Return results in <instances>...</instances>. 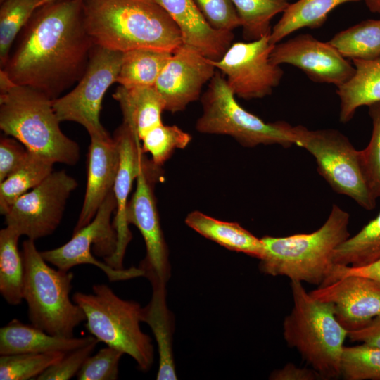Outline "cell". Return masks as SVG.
Wrapping results in <instances>:
<instances>
[{
    "label": "cell",
    "mask_w": 380,
    "mask_h": 380,
    "mask_svg": "<svg viewBox=\"0 0 380 380\" xmlns=\"http://www.w3.org/2000/svg\"><path fill=\"white\" fill-rule=\"evenodd\" d=\"M370 11L380 13V0H365Z\"/></svg>",
    "instance_id": "cell-45"
},
{
    "label": "cell",
    "mask_w": 380,
    "mask_h": 380,
    "mask_svg": "<svg viewBox=\"0 0 380 380\" xmlns=\"http://www.w3.org/2000/svg\"><path fill=\"white\" fill-rule=\"evenodd\" d=\"M270 61L289 64L301 70L312 81L340 87L354 74L355 68L328 42L310 34H300L274 45Z\"/></svg>",
    "instance_id": "cell-15"
},
{
    "label": "cell",
    "mask_w": 380,
    "mask_h": 380,
    "mask_svg": "<svg viewBox=\"0 0 380 380\" xmlns=\"http://www.w3.org/2000/svg\"><path fill=\"white\" fill-rule=\"evenodd\" d=\"M77 180L65 170L52 172L19 197L6 213V226L35 241L51 235L60 224Z\"/></svg>",
    "instance_id": "cell-12"
},
{
    "label": "cell",
    "mask_w": 380,
    "mask_h": 380,
    "mask_svg": "<svg viewBox=\"0 0 380 380\" xmlns=\"http://www.w3.org/2000/svg\"><path fill=\"white\" fill-rule=\"evenodd\" d=\"M310 293L331 303L336 319L348 332L365 327L380 315V284L367 277L348 275Z\"/></svg>",
    "instance_id": "cell-17"
},
{
    "label": "cell",
    "mask_w": 380,
    "mask_h": 380,
    "mask_svg": "<svg viewBox=\"0 0 380 380\" xmlns=\"http://www.w3.org/2000/svg\"><path fill=\"white\" fill-rule=\"evenodd\" d=\"M185 223L203 236L236 252L261 259L264 246L257 238L236 222H224L199 211L188 214Z\"/></svg>",
    "instance_id": "cell-25"
},
{
    "label": "cell",
    "mask_w": 380,
    "mask_h": 380,
    "mask_svg": "<svg viewBox=\"0 0 380 380\" xmlns=\"http://www.w3.org/2000/svg\"><path fill=\"white\" fill-rule=\"evenodd\" d=\"M348 338L352 342L380 348V315L375 317L365 327L349 331Z\"/></svg>",
    "instance_id": "cell-44"
},
{
    "label": "cell",
    "mask_w": 380,
    "mask_h": 380,
    "mask_svg": "<svg viewBox=\"0 0 380 380\" xmlns=\"http://www.w3.org/2000/svg\"><path fill=\"white\" fill-rule=\"evenodd\" d=\"M380 258V211L355 235L349 236L335 250L334 265L354 267L367 265Z\"/></svg>",
    "instance_id": "cell-31"
},
{
    "label": "cell",
    "mask_w": 380,
    "mask_h": 380,
    "mask_svg": "<svg viewBox=\"0 0 380 380\" xmlns=\"http://www.w3.org/2000/svg\"><path fill=\"white\" fill-rule=\"evenodd\" d=\"M191 136L176 125L163 123L149 130L141 139L144 152L150 153L151 161L161 166L177 148H184Z\"/></svg>",
    "instance_id": "cell-36"
},
{
    "label": "cell",
    "mask_w": 380,
    "mask_h": 380,
    "mask_svg": "<svg viewBox=\"0 0 380 380\" xmlns=\"http://www.w3.org/2000/svg\"><path fill=\"white\" fill-rule=\"evenodd\" d=\"M123 53L94 46L87 68L77 86L68 94L52 100L60 122L82 125L91 137L108 133L100 122V112L107 89L116 82Z\"/></svg>",
    "instance_id": "cell-10"
},
{
    "label": "cell",
    "mask_w": 380,
    "mask_h": 380,
    "mask_svg": "<svg viewBox=\"0 0 380 380\" xmlns=\"http://www.w3.org/2000/svg\"><path fill=\"white\" fill-rule=\"evenodd\" d=\"M113 138L120 151L119 168L113 188L115 199L113 225L117 235V247L114 254L104 260L112 267L120 270L123 269V258L132 238L127 220L128 197L144 157L141 141L125 124L115 130Z\"/></svg>",
    "instance_id": "cell-18"
},
{
    "label": "cell",
    "mask_w": 380,
    "mask_h": 380,
    "mask_svg": "<svg viewBox=\"0 0 380 380\" xmlns=\"http://www.w3.org/2000/svg\"><path fill=\"white\" fill-rule=\"evenodd\" d=\"M124 353L112 347L101 348L94 355H90L79 372V380H115L118 376V365Z\"/></svg>",
    "instance_id": "cell-38"
},
{
    "label": "cell",
    "mask_w": 380,
    "mask_h": 380,
    "mask_svg": "<svg viewBox=\"0 0 380 380\" xmlns=\"http://www.w3.org/2000/svg\"><path fill=\"white\" fill-rule=\"evenodd\" d=\"M21 253L23 300L32 324L51 335L73 337L75 329L86 320L82 309L70 298L73 274L49 266L34 240L24 241Z\"/></svg>",
    "instance_id": "cell-6"
},
{
    "label": "cell",
    "mask_w": 380,
    "mask_h": 380,
    "mask_svg": "<svg viewBox=\"0 0 380 380\" xmlns=\"http://www.w3.org/2000/svg\"><path fill=\"white\" fill-rule=\"evenodd\" d=\"M341 376L346 380H380V348L364 343L344 346Z\"/></svg>",
    "instance_id": "cell-35"
},
{
    "label": "cell",
    "mask_w": 380,
    "mask_h": 380,
    "mask_svg": "<svg viewBox=\"0 0 380 380\" xmlns=\"http://www.w3.org/2000/svg\"><path fill=\"white\" fill-rule=\"evenodd\" d=\"M372 122V132L367 147L360 151L362 165L368 184L374 194L380 198V101L368 106Z\"/></svg>",
    "instance_id": "cell-37"
},
{
    "label": "cell",
    "mask_w": 380,
    "mask_h": 380,
    "mask_svg": "<svg viewBox=\"0 0 380 380\" xmlns=\"http://www.w3.org/2000/svg\"><path fill=\"white\" fill-rule=\"evenodd\" d=\"M99 341L95 340L88 344L68 352L57 363L41 374L37 380H68L77 374L88 357L91 355Z\"/></svg>",
    "instance_id": "cell-39"
},
{
    "label": "cell",
    "mask_w": 380,
    "mask_h": 380,
    "mask_svg": "<svg viewBox=\"0 0 380 380\" xmlns=\"http://www.w3.org/2000/svg\"><path fill=\"white\" fill-rule=\"evenodd\" d=\"M270 379L272 380H317L321 376L312 368L298 367L293 363H287L281 369L273 371Z\"/></svg>",
    "instance_id": "cell-43"
},
{
    "label": "cell",
    "mask_w": 380,
    "mask_h": 380,
    "mask_svg": "<svg viewBox=\"0 0 380 380\" xmlns=\"http://www.w3.org/2000/svg\"><path fill=\"white\" fill-rule=\"evenodd\" d=\"M53 165L49 159L28 151L21 164L0 182L1 214L5 215L19 197L42 182L53 172Z\"/></svg>",
    "instance_id": "cell-28"
},
{
    "label": "cell",
    "mask_w": 380,
    "mask_h": 380,
    "mask_svg": "<svg viewBox=\"0 0 380 380\" xmlns=\"http://www.w3.org/2000/svg\"><path fill=\"white\" fill-rule=\"evenodd\" d=\"M115 210V199L113 190L108 194L89 224L73 233L67 243L58 248L41 252L42 256L57 269L69 271L72 267L84 264L101 269L111 282L144 277L139 267L129 269H115L96 259L91 253V245L97 255L103 259L111 257L117 247V235L110 222Z\"/></svg>",
    "instance_id": "cell-11"
},
{
    "label": "cell",
    "mask_w": 380,
    "mask_h": 380,
    "mask_svg": "<svg viewBox=\"0 0 380 380\" xmlns=\"http://www.w3.org/2000/svg\"><path fill=\"white\" fill-rule=\"evenodd\" d=\"M349 221V213L334 204L324 224L311 233L261 238L264 254L260 271L322 286L334 266L335 250L350 236Z\"/></svg>",
    "instance_id": "cell-4"
},
{
    "label": "cell",
    "mask_w": 380,
    "mask_h": 380,
    "mask_svg": "<svg viewBox=\"0 0 380 380\" xmlns=\"http://www.w3.org/2000/svg\"><path fill=\"white\" fill-rule=\"evenodd\" d=\"M67 353H20L0 356L1 380H27L38 377ZM36 378V379H37Z\"/></svg>",
    "instance_id": "cell-34"
},
{
    "label": "cell",
    "mask_w": 380,
    "mask_h": 380,
    "mask_svg": "<svg viewBox=\"0 0 380 380\" xmlns=\"http://www.w3.org/2000/svg\"><path fill=\"white\" fill-rule=\"evenodd\" d=\"M215 69L208 58L194 48L180 46L172 53L154 86L164 101L165 110L182 111L197 101Z\"/></svg>",
    "instance_id": "cell-16"
},
{
    "label": "cell",
    "mask_w": 380,
    "mask_h": 380,
    "mask_svg": "<svg viewBox=\"0 0 380 380\" xmlns=\"http://www.w3.org/2000/svg\"><path fill=\"white\" fill-rule=\"evenodd\" d=\"M274 47L269 37L232 44L223 56L210 63L224 76L235 96L245 99H262L272 94L284 75L280 65L270 61Z\"/></svg>",
    "instance_id": "cell-14"
},
{
    "label": "cell",
    "mask_w": 380,
    "mask_h": 380,
    "mask_svg": "<svg viewBox=\"0 0 380 380\" xmlns=\"http://www.w3.org/2000/svg\"><path fill=\"white\" fill-rule=\"evenodd\" d=\"M84 23L94 46L126 52L137 49L175 51L180 31L156 0H83Z\"/></svg>",
    "instance_id": "cell-2"
},
{
    "label": "cell",
    "mask_w": 380,
    "mask_h": 380,
    "mask_svg": "<svg viewBox=\"0 0 380 380\" xmlns=\"http://www.w3.org/2000/svg\"><path fill=\"white\" fill-rule=\"evenodd\" d=\"M27 149L15 138L0 140V182H3L24 160Z\"/></svg>",
    "instance_id": "cell-41"
},
{
    "label": "cell",
    "mask_w": 380,
    "mask_h": 380,
    "mask_svg": "<svg viewBox=\"0 0 380 380\" xmlns=\"http://www.w3.org/2000/svg\"><path fill=\"white\" fill-rule=\"evenodd\" d=\"M82 1L63 0L35 11L1 69L13 83L53 100L81 79L94 46L84 26Z\"/></svg>",
    "instance_id": "cell-1"
},
{
    "label": "cell",
    "mask_w": 380,
    "mask_h": 380,
    "mask_svg": "<svg viewBox=\"0 0 380 380\" xmlns=\"http://www.w3.org/2000/svg\"><path fill=\"white\" fill-rule=\"evenodd\" d=\"M201 101L203 113L196 123L201 133L229 135L246 147L278 144L288 148L299 143L303 126L265 122L248 112L238 103L220 72H215Z\"/></svg>",
    "instance_id": "cell-7"
},
{
    "label": "cell",
    "mask_w": 380,
    "mask_h": 380,
    "mask_svg": "<svg viewBox=\"0 0 380 380\" xmlns=\"http://www.w3.org/2000/svg\"><path fill=\"white\" fill-rule=\"evenodd\" d=\"M95 339L94 336L66 338L51 335L32 324H25L14 319L0 329V355L68 353Z\"/></svg>",
    "instance_id": "cell-21"
},
{
    "label": "cell",
    "mask_w": 380,
    "mask_h": 380,
    "mask_svg": "<svg viewBox=\"0 0 380 380\" xmlns=\"http://www.w3.org/2000/svg\"><path fill=\"white\" fill-rule=\"evenodd\" d=\"M328 42L347 59L377 58L380 57V20H363L338 32Z\"/></svg>",
    "instance_id": "cell-30"
},
{
    "label": "cell",
    "mask_w": 380,
    "mask_h": 380,
    "mask_svg": "<svg viewBox=\"0 0 380 380\" xmlns=\"http://www.w3.org/2000/svg\"><path fill=\"white\" fill-rule=\"evenodd\" d=\"M315 159L319 174L338 194L350 197L365 210L375 208L377 198L367 180L360 153L338 130L304 127L298 144Z\"/></svg>",
    "instance_id": "cell-9"
},
{
    "label": "cell",
    "mask_w": 380,
    "mask_h": 380,
    "mask_svg": "<svg viewBox=\"0 0 380 380\" xmlns=\"http://www.w3.org/2000/svg\"><path fill=\"white\" fill-rule=\"evenodd\" d=\"M120 164L118 144L110 135L91 137L84 198L73 233L87 225L113 190Z\"/></svg>",
    "instance_id": "cell-19"
},
{
    "label": "cell",
    "mask_w": 380,
    "mask_h": 380,
    "mask_svg": "<svg viewBox=\"0 0 380 380\" xmlns=\"http://www.w3.org/2000/svg\"><path fill=\"white\" fill-rule=\"evenodd\" d=\"M42 0H4L0 8V64L4 67L19 32L23 30Z\"/></svg>",
    "instance_id": "cell-33"
},
{
    "label": "cell",
    "mask_w": 380,
    "mask_h": 380,
    "mask_svg": "<svg viewBox=\"0 0 380 380\" xmlns=\"http://www.w3.org/2000/svg\"><path fill=\"white\" fill-rule=\"evenodd\" d=\"M358 1L361 0H298L289 4L279 20L272 27L269 40L274 45L301 28L319 27L336 7Z\"/></svg>",
    "instance_id": "cell-26"
},
{
    "label": "cell",
    "mask_w": 380,
    "mask_h": 380,
    "mask_svg": "<svg viewBox=\"0 0 380 380\" xmlns=\"http://www.w3.org/2000/svg\"><path fill=\"white\" fill-rule=\"evenodd\" d=\"M348 275L367 277L380 284V258L367 265L357 267L334 265L329 277L322 286Z\"/></svg>",
    "instance_id": "cell-42"
},
{
    "label": "cell",
    "mask_w": 380,
    "mask_h": 380,
    "mask_svg": "<svg viewBox=\"0 0 380 380\" xmlns=\"http://www.w3.org/2000/svg\"><path fill=\"white\" fill-rule=\"evenodd\" d=\"M172 52L137 49L123 53L116 82L123 87H154Z\"/></svg>",
    "instance_id": "cell-29"
},
{
    "label": "cell",
    "mask_w": 380,
    "mask_h": 380,
    "mask_svg": "<svg viewBox=\"0 0 380 380\" xmlns=\"http://www.w3.org/2000/svg\"><path fill=\"white\" fill-rule=\"evenodd\" d=\"M152 296L148 304L142 308L141 319L151 329L156 338L159 355L158 380H175L176 374L172 336L174 320L167 305L166 285L152 282Z\"/></svg>",
    "instance_id": "cell-23"
},
{
    "label": "cell",
    "mask_w": 380,
    "mask_h": 380,
    "mask_svg": "<svg viewBox=\"0 0 380 380\" xmlns=\"http://www.w3.org/2000/svg\"><path fill=\"white\" fill-rule=\"evenodd\" d=\"M291 289L293 305L283 322L284 340L322 379L341 377L348 331L336 319L331 303L313 297L301 282L291 281Z\"/></svg>",
    "instance_id": "cell-5"
},
{
    "label": "cell",
    "mask_w": 380,
    "mask_h": 380,
    "mask_svg": "<svg viewBox=\"0 0 380 380\" xmlns=\"http://www.w3.org/2000/svg\"><path fill=\"white\" fill-rule=\"evenodd\" d=\"M178 27L183 44L207 58L220 60L231 46L232 32L213 28L206 20L195 0H156Z\"/></svg>",
    "instance_id": "cell-20"
},
{
    "label": "cell",
    "mask_w": 380,
    "mask_h": 380,
    "mask_svg": "<svg viewBox=\"0 0 380 380\" xmlns=\"http://www.w3.org/2000/svg\"><path fill=\"white\" fill-rule=\"evenodd\" d=\"M352 61L355 68L353 75L336 91L342 123L349 122L358 108L380 101V57Z\"/></svg>",
    "instance_id": "cell-24"
},
{
    "label": "cell",
    "mask_w": 380,
    "mask_h": 380,
    "mask_svg": "<svg viewBox=\"0 0 380 380\" xmlns=\"http://www.w3.org/2000/svg\"><path fill=\"white\" fill-rule=\"evenodd\" d=\"M52 99L32 88L13 83L0 71V129L29 151L53 163L75 165L77 142L61 129Z\"/></svg>",
    "instance_id": "cell-3"
},
{
    "label": "cell",
    "mask_w": 380,
    "mask_h": 380,
    "mask_svg": "<svg viewBox=\"0 0 380 380\" xmlns=\"http://www.w3.org/2000/svg\"><path fill=\"white\" fill-rule=\"evenodd\" d=\"M113 97L120 105L122 123L140 141L149 130L163 123L165 103L155 87L120 85Z\"/></svg>",
    "instance_id": "cell-22"
},
{
    "label": "cell",
    "mask_w": 380,
    "mask_h": 380,
    "mask_svg": "<svg viewBox=\"0 0 380 380\" xmlns=\"http://www.w3.org/2000/svg\"><path fill=\"white\" fill-rule=\"evenodd\" d=\"M160 167L144 158L137 177L135 191L128 202L127 220L141 232L146 255L139 267L150 282L166 284L170 277L167 244L161 229L153 189Z\"/></svg>",
    "instance_id": "cell-13"
},
{
    "label": "cell",
    "mask_w": 380,
    "mask_h": 380,
    "mask_svg": "<svg viewBox=\"0 0 380 380\" xmlns=\"http://www.w3.org/2000/svg\"><path fill=\"white\" fill-rule=\"evenodd\" d=\"M60 1H63V0H42L38 5V8L47 5V4L54 3V2Z\"/></svg>",
    "instance_id": "cell-46"
},
{
    "label": "cell",
    "mask_w": 380,
    "mask_h": 380,
    "mask_svg": "<svg viewBox=\"0 0 380 380\" xmlns=\"http://www.w3.org/2000/svg\"><path fill=\"white\" fill-rule=\"evenodd\" d=\"M239 16L243 37L254 41L269 37L271 20L289 6V0H231Z\"/></svg>",
    "instance_id": "cell-32"
},
{
    "label": "cell",
    "mask_w": 380,
    "mask_h": 380,
    "mask_svg": "<svg viewBox=\"0 0 380 380\" xmlns=\"http://www.w3.org/2000/svg\"><path fill=\"white\" fill-rule=\"evenodd\" d=\"M195 2L213 28L232 32L241 27L237 12L231 0H195Z\"/></svg>",
    "instance_id": "cell-40"
},
{
    "label": "cell",
    "mask_w": 380,
    "mask_h": 380,
    "mask_svg": "<svg viewBox=\"0 0 380 380\" xmlns=\"http://www.w3.org/2000/svg\"><path fill=\"white\" fill-rule=\"evenodd\" d=\"M72 300L84 311L86 327L99 342L132 357L147 371L153 362L151 338L140 328L142 308L122 299L106 284H95L92 293L76 292Z\"/></svg>",
    "instance_id": "cell-8"
},
{
    "label": "cell",
    "mask_w": 380,
    "mask_h": 380,
    "mask_svg": "<svg viewBox=\"0 0 380 380\" xmlns=\"http://www.w3.org/2000/svg\"><path fill=\"white\" fill-rule=\"evenodd\" d=\"M21 235L6 226L0 230V293L11 305L23 300L25 268L18 248Z\"/></svg>",
    "instance_id": "cell-27"
}]
</instances>
